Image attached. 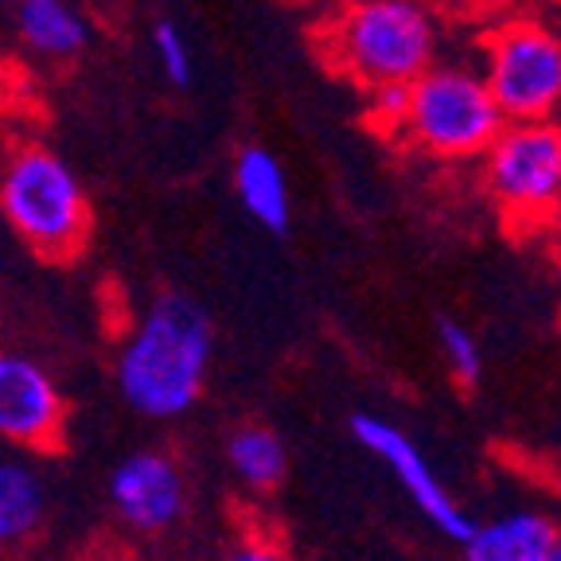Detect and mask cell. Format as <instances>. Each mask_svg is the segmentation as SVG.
I'll return each instance as SVG.
<instances>
[{
	"label": "cell",
	"mask_w": 561,
	"mask_h": 561,
	"mask_svg": "<svg viewBox=\"0 0 561 561\" xmlns=\"http://www.w3.org/2000/svg\"><path fill=\"white\" fill-rule=\"evenodd\" d=\"M20 44L39 59H79L90 44V20L75 0H20L16 4Z\"/></svg>",
	"instance_id": "13"
},
{
	"label": "cell",
	"mask_w": 561,
	"mask_h": 561,
	"mask_svg": "<svg viewBox=\"0 0 561 561\" xmlns=\"http://www.w3.org/2000/svg\"><path fill=\"white\" fill-rule=\"evenodd\" d=\"M234 192L257 227L285 234L293 219L289 175L265 145H242L234 157Z\"/></svg>",
	"instance_id": "12"
},
{
	"label": "cell",
	"mask_w": 561,
	"mask_h": 561,
	"mask_svg": "<svg viewBox=\"0 0 561 561\" xmlns=\"http://www.w3.org/2000/svg\"><path fill=\"white\" fill-rule=\"evenodd\" d=\"M542 230H546V238H550L553 254L561 257V195H558V203L550 207V215L542 219Z\"/></svg>",
	"instance_id": "19"
},
{
	"label": "cell",
	"mask_w": 561,
	"mask_h": 561,
	"mask_svg": "<svg viewBox=\"0 0 561 561\" xmlns=\"http://www.w3.org/2000/svg\"><path fill=\"white\" fill-rule=\"evenodd\" d=\"M405 105H410V87H378L370 90V114L375 122H382L386 129H402L405 122Z\"/></svg>",
	"instance_id": "17"
},
{
	"label": "cell",
	"mask_w": 561,
	"mask_h": 561,
	"mask_svg": "<svg viewBox=\"0 0 561 561\" xmlns=\"http://www.w3.org/2000/svg\"><path fill=\"white\" fill-rule=\"evenodd\" d=\"M51 511L47 476L20 453L0 456V553L32 542Z\"/></svg>",
	"instance_id": "10"
},
{
	"label": "cell",
	"mask_w": 561,
	"mask_h": 561,
	"mask_svg": "<svg viewBox=\"0 0 561 561\" xmlns=\"http://www.w3.org/2000/svg\"><path fill=\"white\" fill-rule=\"evenodd\" d=\"M561 526L542 511H507L488 523H472L465 561H546Z\"/></svg>",
	"instance_id": "11"
},
{
	"label": "cell",
	"mask_w": 561,
	"mask_h": 561,
	"mask_svg": "<svg viewBox=\"0 0 561 561\" xmlns=\"http://www.w3.org/2000/svg\"><path fill=\"white\" fill-rule=\"evenodd\" d=\"M437 343H440V359L445 367L453 370L456 382L465 386H476L483 375V351H480V340L468 332L460 320H440L437 324Z\"/></svg>",
	"instance_id": "16"
},
{
	"label": "cell",
	"mask_w": 561,
	"mask_h": 561,
	"mask_svg": "<svg viewBox=\"0 0 561 561\" xmlns=\"http://www.w3.org/2000/svg\"><path fill=\"white\" fill-rule=\"evenodd\" d=\"M0 210L44 257L79 254L90 230V203L79 172L39 140L12 145L0 160Z\"/></svg>",
	"instance_id": "2"
},
{
	"label": "cell",
	"mask_w": 561,
	"mask_h": 561,
	"mask_svg": "<svg viewBox=\"0 0 561 561\" xmlns=\"http://www.w3.org/2000/svg\"><path fill=\"white\" fill-rule=\"evenodd\" d=\"M222 453H227V468L234 472V480L245 491H257V495L280 488V480L289 476V448H285L280 433L262 425V421L234 425L227 433Z\"/></svg>",
	"instance_id": "14"
},
{
	"label": "cell",
	"mask_w": 561,
	"mask_h": 561,
	"mask_svg": "<svg viewBox=\"0 0 561 561\" xmlns=\"http://www.w3.org/2000/svg\"><path fill=\"white\" fill-rule=\"evenodd\" d=\"M546 561H561V530H558V538H553V550H550V558Z\"/></svg>",
	"instance_id": "20"
},
{
	"label": "cell",
	"mask_w": 561,
	"mask_h": 561,
	"mask_svg": "<svg viewBox=\"0 0 561 561\" xmlns=\"http://www.w3.org/2000/svg\"><path fill=\"white\" fill-rule=\"evenodd\" d=\"M90 561H102V558H90Z\"/></svg>",
	"instance_id": "22"
},
{
	"label": "cell",
	"mask_w": 561,
	"mask_h": 561,
	"mask_svg": "<svg viewBox=\"0 0 561 561\" xmlns=\"http://www.w3.org/2000/svg\"><path fill=\"white\" fill-rule=\"evenodd\" d=\"M483 184L511 219L542 222L561 195V125L507 122L483 152Z\"/></svg>",
	"instance_id": "5"
},
{
	"label": "cell",
	"mask_w": 561,
	"mask_h": 561,
	"mask_svg": "<svg viewBox=\"0 0 561 561\" xmlns=\"http://www.w3.org/2000/svg\"><path fill=\"white\" fill-rule=\"evenodd\" d=\"M215 561H289V553L280 550L277 542H270V538H242L230 550H222Z\"/></svg>",
	"instance_id": "18"
},
{
	"label": "cell",
	"mask_w": 561,
	"mask_h": 561,
	"mask_svg": "<svg viewBox=\"0 0 561 561\" xmlns=\"http://www.w3.org/2000/svg\"><path fill=\"white\" fill-rule=\"evenodd\" d=\"M503 122H546L561 105V39L542 24L495 32L483 67Z\"/></svg>",
	"instance_id": "6"
},
{
	"label": "cell",
	"mask_w": 561,
	"mask_h": 561,
	"mask_svg": "<svg viewBox=\"0 0 561 561\" xmlns=\"http://www.w3.org/2000/svg\"><path fill=\"white\" fill-rule=\"evenodd\" d=\"M332 59L367 90L410 87L437 55V24L417 0H355L328 32Z\"/></svg>",
	"instance_id": "3"
},
{
	"label": "cell",
	"mask_w": 561,
	"mask_h": 561,
	"mask_svg": "<svg viewBox=\"0 0 561 561\" xmlns=\"http://www.w3.org/2000/svg\"><path fill=\"white\" fill-rule=\"evenodd\" d=\"M149 47H152V62H157L160 79L175 90H187L195 79V59H192V44H187L184 27L172 12H160L149 27Z\"/></svg>",
	"instance_id": "15"
},
{
	"label": "cell",
	"mask_w": 561,
	"mask_h": 561,
	"mask_svg": "<svg viewBox=\"0 0 561 561\" xmlns=\"http://www.w3.org/2000/svg\"><path fill=\"white\" fill-rule=\"evenodd\" d=\"M105 500L125 530L160 538L184 523L192 488L184 465L168 448H133L110 468Z\"/></svg>",
	"instance_id": "7"
},
{
	"label": "cell",
	"mask_w": 561,
	"mask_h": 561,
	"mask_svg": "<svg viewBox=\"0 0 561 561\" xmlns=\"http://www.w3.org/2000/svg\"><path fill=\"white\" fill-rule=\"evenodd\" d=\"M215 359V324L187 293H157L114 355L122 402L145 421H180L199 405Z\"/></svg>",
	"instance_id": "1"
},
{
	"label": "cell",
	"mask_w": 561,
	"mask_h": 561,
	"mask_svg": "<svg viewBox=\"0 0 561 561\" xmlns=\"http://www.w3.org/2000/svg\"><path fill=\"white\" fill-rule=\"evenodd\" d=\"M351 437L390 468V476L402 483V491L417 503V511L437 526L440 535L453 538V542H465L468 530H472V518L448 495V488L437 480V472L430 468L425 453L413 445L410 433L398 430L394 421L378 417V413H355L351 417Z\"/></svg>",
	"instance_id": "9"
},
{
	"label": "cell",
	"mask_w": 561,
	"mask_h": 561,
	"mask_svg": "<svg viewBox=\"0 0 561 561\" xmlns=\"http://www.w3.org/2000/svg\"><path fill=\"white\" fill-rule=\"evenodd\" d=\"M0 4H12V9H16V4H20V0H0Z\"/></svg>",
	"instance_id": "21"
},
{
	"label": "cell",
	"mask_w": 561,
	"mask_h": 561,
	"mask_svg": "<svg viewBox=\"0 0 561 561\" xmlns=\"http://www.w3.org/2000/svg\"><path fill=\"white\" fill-rule=\"evenodd\" d=\"M67 433V398L55 375L24 351L0 347V440L20 453H47Z\"/></svg>",
	"instance_id": "8"
},
{
	"label": "cell",
	"mask_w": 561,
	"mask_h": 561,
	"mask_svg": "<svg viewBox=\"0 0 561 561\" xmlns=\"http://www.w3.org/2000/svg\"><path fill=\"white\" fill-rule=\"evenodd\" d=\"M503 114L491 98L483 75L453 62H433L410 82L405 105V137L421 152L440 160H472L483 157L495 133L503 129Z\"/></svg>",
	"instance_id": "4"
}]
</instances>
